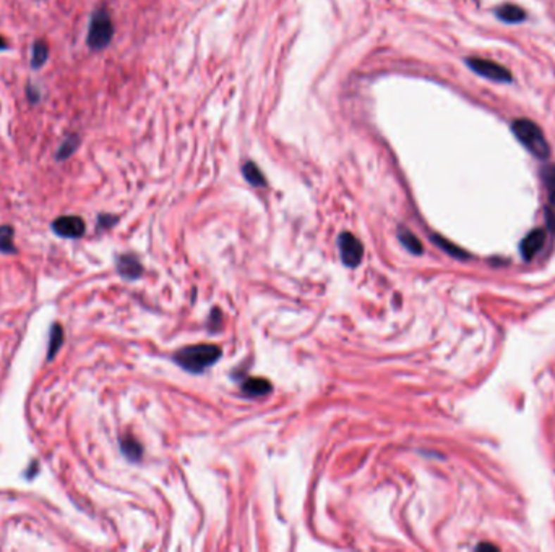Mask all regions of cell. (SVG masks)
Returning a JSON list of instances; mask_svg holds the SVG:
<instances>
[{
    "instance_id": "cell-13",
    "label": "cell",
    "mask_w": 555,
    "mask_h": 552,
    "mask_svg": "<svg viewBox=\"0 0 555 552\" xmlns=\"http://www.w3.org/2000/svg\"><path fill=\"white\" fill-rule=\"evenodd\" d=\"M49 58V46L44 39H37L33 44V51H31V67L35 70L41 68Z\"/></svg>"
},
{
    "instance_id": "cell-11",
    "label": "cell",
    "mask_w": 555,
    "mask_h": 552,
    "mask_svg": "<svg viewBox=\"0 0 555 552\" xmlns=\"http://www.w3.org/2000/svg\"><path fill=\"white\" fill-rule=\"evenodd\" d=\"M63 339H66V334H63L62 326L58 323H54L51 326V335H49V347H47V361H52L56 358V355L61 350L63 345Z\"/></svg>"
},
{
    "instance_id": "cell-9",
    "label": "cell",
    "mask_w": 555,
    "mask_h": 552,
    "mask_svg": "<svg viewBox=\"0 0 555 552\" xmlns=\"http://www.w3.org/2000/svg\"><path fill=\"white\" fill-rule=\"evenodd\" d=\"M242 392L249 397H263L271 392V384L268 379L263 378H250L244 380Z\"/></svg>"
},
{
    "instance_id": "cell-2",
    "label": "cell",
    "mask_w": 555,
    "mask_h": 552,
    "mask_svg": "<svg viewBox=\"0 0 555 552\" xmlns=\"http://www.w3.org/2000/svg\"><path fill=\"white\" fill-rule=\"evenodd\" d=\"M511 131L523 146L537 159H546L551 155V146L537 123L528 119H516L511 123Z\"/></svg>"
},
{
    "instance_id": "cell-23",
    "label": "cell",
    "mask_w": 555,
    "mask_h": 552,
    "mask_svg": "<svg viewBox=\"0 0 555 552\" xmlns=\"http://www.w3.org/2000/svg\"><path fill=\"white\" fill-rule=\"evenodd\" d=\"M482 548H485V549H497V548H494L492 544H481V546H478V549H482Z\"/></svg>"
},
{
    "instance_id": "cell-14",
    "label": "cell",
    "mask_w": 555,
    "mask_h": 552,
    "mask_svg": "<svg viewBox=\"0 0 555 552\" xmlns=\"http://www.w3.org/2000/svg\"><path fill=\"white\" fill-rule=\"evenodd\" d=\"M15 230L12 225H0V253L15 255L17 248L13 245Z\"/></svg>"
},
{
    "instance_id": "cell-21",
    "label": "cell",
    "mask_w": 555,
    "mask_h": 552,
    "mask_svg": "<svg viewBox=\"0 0 555 552\" xmlns=\"http://www.w3.org/2000/svg\"><path fill=\"white\" fill-rule=\"evenodd\" d=\"M37 470H39V463L36 462V460H33V462L30 463V468L25 471V475H26V478L28 480H33L35 476L37 475Z\"/></svg>"
},
{
    "instance_id": "cell-20",
    "label": "cell",
    "mask_w": 555,
    "mask_h": 552,
    "mask_svg": "<svg viewBox=\"0 0 555 552\" xmlns=\"http://www.w3.org/2000/svg\"><path fill=\"white\" fill-rule=\"evenodd\" d=\"M117 219L108 216V214H103V216H99V227H104V229H109L112 224H116Z\"/></svg>"
},
{
    "instance_id": "cell-17",
    "label": "cell",
    "mask_w": 555,
    "mask_h": 552,
    "mask_svg": "<svg viewBox=\"0 0 555 552\" xmlns=\"http://www.w3.org/2000/svg\"><path fill=\"white\" fill-rule=\"evenodd\" d=\"M242 172H244L245 180H247L250 185H254V186H265L266 185V179L263 176V174L260 172L257 164H254V162L244 164Z\"/></svg>"
},
{
    "instance_id": "cell-12",
    "label": "cell",
    "mask_w": 555,
    "mask_h": 552,
    "mask_svg": "<svg viewBox=\"0 0 555 552\" xmlns=\"http://www.w3.org/2000/svg\"><path fill=\"white\" fill-rule=\"evenodd\" d=\"M78 146H80V135H77V133H70V135H67L66 138H63L62 144L58 146L57 153H56V159L58 160V162L70 159L72 155L75 154V151L78 149Z\"/></svg>"
},
{
    "instance_id": "cell-10",
    "label": "cell",
    "mask_w": 555,
    "mask_h": 552,
    "mask_svg": "<svg viewBox=\"0 0 555 552\" xmlns=\"http://www.w3.org/2000/svg\"><path fill=\"white\" fill-rule=\"evenodd\" d=\"M495 15L501 21H506V23H521V21L526 20V12L518 5L513 4H504L495 10Z\"/></svg>"
},
{
    "instance_id": "cell-5",
    "label": "cell",
    "mask_w": 555,
    "mask_h": 552,
    "mask_svg": "<svg viewBox=\"0 0 555 552\" xmlns=\"http://www.w3.org/2000/svg\"><path fill=\"white\" fill-rule=\"evenodd\" d=\"M338 246L341 259L348 267H356L361 264L362 256H364V246L357 240L354 235L349 232H343L338 238Z\"/></svg>"
},
{
    "instance_id": "cell-15",
    "label": "cell",
    "mask_w": 555,
    "mask_h": 552,
    "mask_svg": "<svg viewBox=\"0 0 555 552\" xmlns=\"http://www.w3.org/2000/svg\"><path fill=\"white\" fill-rule=\"evenodd\" d=\"M120 450L122 454L125 455L127 458L132 460V462H138L143 455V449L140 446V442L133 437H124L120 441Z\"/></svg>"
},
{
    "instance_id": "cell-4",
    "label": "cell",
    "mask_w": 555,
    "mask_h": 552,
    "mask_svg": "<svg viewBox=\"0 0 555 552\" xmlns=\"http://www.w3.org/2000/svg\"><path fill=\"white\" fill-rule=\"evenodd\" d=\"M466 65L471 68L474 73L481 75V77L487 79H492V82L510 83L511 78H513L509 68L501 67L497 62L487 60V58H479V57L466 58Z\"/></svg>"
},
{
    "instance_id": "cell-6",
    "label": "cell",
    "mask_w": 555,
    "mask_h": 552,
    "mask_svg": "<svg viewBox=\"0 0 555 552\" xmlns=\"http://www.w3.org/2000/svg\"><path fill=\"white\" fill-rule=\"evenodd\" d=\"M87 225L78 216H62L52 222V232L63 238H80L85 235Z\"/></svg>"
},
{
    "instance_id": "cell-18",
    "label": "cell",
    "mask_w": 555,
    "mask_h": 552,
    "mask_svg": "<svg viewBox=\"0 0 555 552\" xmlns=\"http://www.w3.org/2000/svg\"><path fill=\"white\" fill-rule=\"evenodd\" d=\"M542 180L544 185H546L549 201L555 206V165L554 164H549L542 169Z\"/></svg>"
},
{
    "instance_id": "cell-3",
    "label": "cell",
    "mask_w": 555,
    "mask_h": 552,
    "mask_svg": "<svg viewBox=\"0 0 555 552\" xmlns=\"http://www.w3.org/2000/svg\"><path fill=\"white\" fill-rule=\"evenodd\" d=\"M114 37V23H112L108 10L99 8L93 12L89 20V28L87 34V44L92 51H103L111 44Z\"/></svg>"
},
{
    "instance_id": "cell-22",
    "label": "cell",
    "mask_w": 555,
    "mask_h": 552,
    "mask_svg": "<svg viewBox=\"0 0 555 552\" xmlns=\"http://www.w3.org/2000/svg\"><path fill=\"white\" fill-rule=\"evenodd\" d=\"M10 49V44L7 42V39H5L4 36H0V51H8Z\"/></svg>"
},
{
    "instance_id": "cell-19",
    "label": "cell",
    "mask_w": 555,
    "mask_h": 552,
    "mask_svg": "<svg viewBox=\"0 0 555 552\" xmlns=\"http://www.w3.org/2000/svg\"><path fill=\"white\" fill-rule=\"evenodd\" d=\"M25 93H26V98H28L30 104H37L41 99V94H39V89H37L33 83H28L25 88Z\"/></svg>"
},
{
    "instance_id": "cell-8",
    "label": "cell",
    "mask_w": 555,
    "mask_h": 552,
    "mask_svg": "<svg viewBox=\"0 0 555 552\" xmlns=\"http://www.w3.org/2000/svg\"><path fill=\"white\" fill-rule=\"evenodd\" d=\"M117 271L124 278H129V281H135L142 276V264L138 261L137 256L133 255H120L117 258Z\"/></svg>"
},
{
    "instance_id": "cell-16",
    "label": "cell",
    "mask_w": 555,
    "mask_h": 552,
    "mask_svg": "<svg viewBox=\"0 0 555 552\" xmlns=\"http://www.w3.org/2000/svg\"><path fill=\"white\" fill-rule=\"evenodd\" d=\"M398 238H399V242L403 243L404 248H408V251H411V253H414V255L423 253V250H424L423 243H420L419 238L416 237L414 233H411L409 230H406V229L399 230Z\"/></svg>"
},
{
    "instance_id": "cell-7",
    "label": "cell",
    "mask_w": 555,
    "mask_h": 552,
    "mask_svg": "<svg viewBox=\"0 0 555 552\" xmlns=\"http://www.w3.org/2000/svg\"><path fill=\"white\" fill-rule=\"evenodd\" d=\"M544 242H546V230L544 229H536V230H532V232L528 233L521 242L523 258L531 259L532 256H535L537 251L542 248Z\"/></svg>"
},
{
    "instance_id": "cell-1",
    "label": "cell",
    "mask_w": 555,
    "mask_h": 552,
    "mask_svg": "<svg viewBox=\"0 0 555 552\" xmlns=\"http://www.w3.org/2000/svg\"><path fill=\"white\" fill-rule=\"evenodd\" d=\"M221 357V348L211 344L185 347L175 353L174 360L189 373H204Z\"/></svg>"
}]
</instances>
